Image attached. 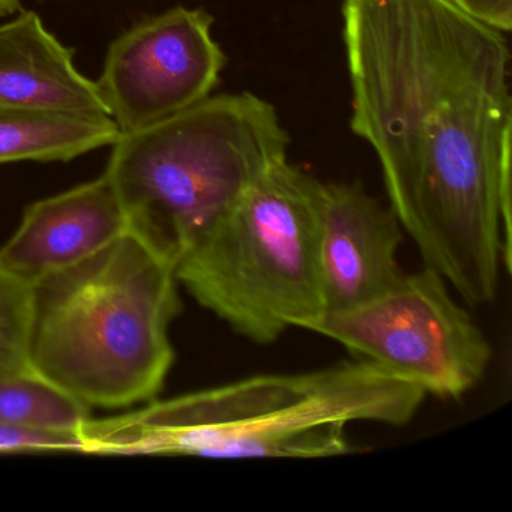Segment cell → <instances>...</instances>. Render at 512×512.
<instances>
[{"label": "cell", "instance_id": "cell-1", "mask_svg": "<svg viewBox=\"0 0 512 512\" xmlns=\"http://www.w3.org/2000/svg\"><path fill=\"white\" fill-rule=\"evenodd\" d=\"M350 128L424 266L469 305L511 269L508 41L451 0H343Z\"/></svg>", "mask_w": 512, "mask_h": 512}, {"label": "cell", "instance_id": "cell-2", "mask_svg": "<svg viewBox=\"0 0 512 512\" xmlns=\"http://www.w3.org/2000/svg\"><path fill=\"white\" fill-rule=\"evenodd\" d=\"M419 386L356 361L149 401L83 427L85 454L208 458H326L350 454L353 422L400 427L424 403Z\"/></svg>", "mask_w": 512, "mask_h": 512}, {"label": "cell", "instance_id": "cell-3", "mask_svg": "<svg viewBox=\"0 0 512 512\" xmlns=\"http://www.w3.org/2000/svg\"><path fill=\"white\" fill-rule=\"evenodd\" d=\"M176 268L133 232L32 284L29 367L88 407L155 400L175 361Z\"/></svg>", "mask_w": 512, "mask_h": 512}, {"label": "cell", "instance_id": "cell-4", "mask_svg": "<svg viewBox=\"0 0 512 512\" xmlns=\"http://www.w3.org/2000/svg\"><path fill=\"white\" fill-rule=\"evenodd\" d=\"M290 137L269 101L217 95L161 124L121 134L104 175L128 229L173 266L275 164Z\"/></svg>", "mask_w": 512, "mask_h": 512}, {"label": "cell", "instance_id": "cell-5", "mask_svg": "<svg viewBox=\"0 0 512 512\" xmlns=\"http://www.w3.org/2000/svg\"><path fill=\"white\" fill-rule=\"evenodd\" d=\"M317 179L284 160L266 170L176 265L197 304L256 344L326 313L317 260Z\"/></svg>", "mask_w": 512, "mask_h": 512}, {"label": "cell", "instance_id": "cell-6", "mask_svg": "<svg viewBox=\"0 0 512 512\" xmlns=\"http://www.w3.org/2000/svg\"><path fill=\"white\" fill-rule=\"evenodd\" d=\"M451 290L439 272L424 266L404 272L391 289L364 304L326 313L308 331L427 395L460 398L481 382L493 350Z\"/></svg>", "mask_w": 512, "mask_h": 512}, {"label": "cell", "instance_id": "cell-7", "mask_svg": "<svg viewBox=\"0 0 512 512\" xmlns=\"http://www.w3.org/2000/svg\"><path fill=\"white\" fill-rule=\"evenodd\" d=\"M212 25L202 8L176 7L110 44L97 88L121 134L154 127L211 97L227 62Z\"/></svg>", "mask_w": 512, "mask_h": 512}, {"label": "cell", "instance_id": "cell-8", "mask_svg": "<svg viewBox=\"0 0 512 512\" xmlns=\"http://www.w3.org/2000/svg\"><path fill=\"white\" fill-rule=\"evenodd\" d=\"M316 212L317 260L326 313L364 304L403 277L398 250L404 230L391 206L358 184L319 181Z\"/></svg>", "mask_w": 512, "mask_h": 512}, {"label": "cell", "instance_id": "cell-9", "mask_svg": "<svg viewBox=\"0 0 512 512\" xmlns=\"http://www.w3.org/2000/svg\"><path fill=\"white\" fill-rule=\"evenodd\" d=\"M121 200L106 175L38 200L0 248V265L35 284L70 268L128 232Z\"/></svg>", "mask_w": 512, "mask_h": 512}, {"label": "cell", "instance_id": "cell-10", "mask_svg": "<svg viewBox=\"0 0 512 512\" xmlns=\"http://www.w3.org/2000/svg\"><path fill=\"white\" fill-rule=\"evenodd\" d=\"M0 104L109 115L97 83L34 11L0 26Z\"/></svg>", "mask_w": 512, "mask_h": 512}, {"label": "cell", "instance_id": "cell-11", "mask_svg": "<svg viewBox=\"0 0 512 512\" xmlns=\"http://www.w3.org/2000/svg\"><path fill=\"white\" fill-rule=\"evenodd\" d=\"M119 136L118 125L103 113L0 104V164L71 161L112 146Z\"/></svg>", "mask_w": 512, "mask_h": 512}, {"label": "cell", "instance_id": "cell-12", "mask_svg": "<svg viewBox=\"0 0 512 512\" xmlns=\"http://www.w3.org/2000/svg\"><path fill=\"white\" fill-rule=\"evenodd\" d=\"M89 407L32 368L0 373V422L82 433Z\"/></svg>", "mask_w": 512, "mask_h": 512}, {"label": "cell", "instance_id": "cell-13", "mask_svg": "<svg viewBox=\"0 0 512 512\" xmlns=\"http://www.w3.org/2000/svg\"><path fill=\"white\" fill-rule=\"evenodd\" d=\"M32 284L0 265V373L29 367Z\"/></svg>", "mask_w": 512, "mask_h": 512}, {"label": "cell", "instance_id": "cell-14", "mask_svg": "<svg viewBox=\"0 0 512 512\" xmlns=\"http://www.w3.org/2000/svg\"><path fill=\"white\" fill-rule=\"evenodd\" d=\"M85 452L82 433L0 422V452Z\"/></svg>", "mask_w": 512, "mask_h": 512}, {"label": "cell", "instance_id": "cell-15", "mask_svg": "<svg viewBox=\"0 0 512 512\" xmlns=\"http://www.w3.org/2000/svg\"><path fill=\"white\" fill-rule=\"evenodd\" d=\"M455 7L497 32L512 31V0H451Z\"/></svg>", "mask_w": 512, "mask_h": 512}, {"label": "cell", "instance_id": "cell-16", "mask_svg": "<svg viewBox=\"0 0 512 512\" xmlns=\"http://www.w3.org/2000/svg\"><path fill=\"white\" fill-rule=\"evenodd\" d=\"M22 8V0H0V17L17 13Z\"/></svg>", "mask_w": 512, "mask_h": 512}]
</instances>
